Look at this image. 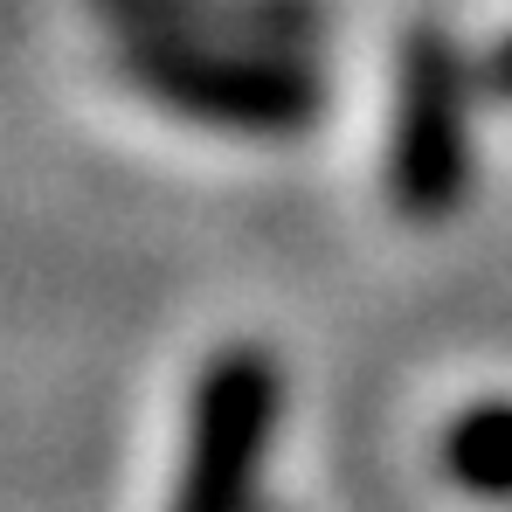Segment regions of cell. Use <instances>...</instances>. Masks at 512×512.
I'll use <instances>...</instances> for the list:
<instances>
[{
    "label": "cell",
    "mask_w": 512,
    "mask_h": 512,
    "mask_svg": "<svg viewBox=\"0 0 512 512\" xmlns=\"http://www.w3.org/2000/svg\"><path fill=\"white\" fill-rule=\"evenodd\" d=\"M118 84L160 104L180 125L229 139H305L319 132L333 84L298 49H236V42H118Z\"/></svg>",
    "instance_id": "obj_1"
},
{
    "label": "cell",
    "mask_w": 512,
    "mask_h": 512,
    "mask_svg": "<svg viewBox=\"0 0 512 512\" xmlns=\"http://www.w3.org/2000/svg\"><path fill=\"white\" fill-rule=\"evenodd\" d=\"M478 84L492 90L499 104H512V35H499V42L485 49V63H478Z\"/></svg>",
    "instance_id": "obj_6"
},
{
    "label": "cell",
    "mask_w": 512,
    "mask_h": 512,
    "mask_svg": "<svg viewBox=\"0 0 512 512\" xmlns=\"http://www.w3.org/2000/svg\"><path fill=\"white\" fill-rule=\"evenodd\" d=\"M443 471L471 499H512V402H471L443 429Z\"/></svg>",
    "instance_id": "obj_5"
},
{
    "label": "cell",
    "mask_w": 512,
    "mask_h": 512,
    "mask_svg": "<svg viewBox=\"0 0 512 512\" xmlns=\"http://www.w3.org/2000/svg\"><path fill=\"white\" fill-rule=\"evenodd\" d=\"M284 423V367L256 340L215 346L187 395L180 471L167 485V512H263V457Z\"/></svg>",
    "instance_id": "obj_2"
},
{
    "label": "cell",
    "mask_w": 512,
    "mask_h": 512,
    "mask_svg": "<svg viewBox=\"0 0 512 512\" xmlns=\"http://www.w3.org/2000/svg\"><path fill=\"white\" fill-rule=\"evenodd\" d=\"M90 14L132 42H236V49H298L312 56L333 28L326 0H84Z\"/></svg>",
    "instance_id": "obj_4"
},
{
    "label": "cell",
    "mask_w": 512,
    "mask_h": 512,
    "mask_svg": "<svg viewBox=\"0 0 512 512\" xmlns=\"http://www.w3.org/2000/svg\"><path fill=\"white\" fill-rule=\"evenodd\" d=\"M471 56L450 28L416 21L395 49L388 111V201L409 222H450L471 201Z\"/></svg>",
    "instance_id": "obj_3"
}]
</instances>
